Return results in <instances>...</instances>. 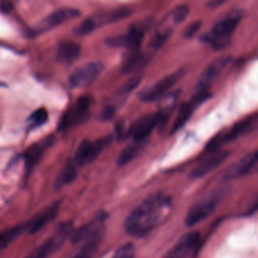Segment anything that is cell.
<instances>
[{
	"label": "cell",
	"instance_id": "obj_1",
	"mask_svg": "<svg viewBox=\"0 0 258 258\" xmlns=\"http://www.w3.org/2000/svg\"><path fill=\"white\" fill-rule=\"evenodd\" d=\"M170 209V199L162 192L145 198L128 215L124 228L128 235L142 238L149 234L165 217Z\"/></svg>",
	"mask_w": 258,
	"mask_h": 258
},
{
	"label": "cell",
	"instance_id": "obj_2",
	"mask_svg": "<svg viewBox=\"0 0 258 258\" xmlns=\"http://www.w3.org/2000/svg\"><path fill=\"white\" fill-rule=\"evenodd\" d=\"M241 18L242 11L240 9L229 11L214 24L210 31L201 37L202 41L210 43L215 49L224 48L230 42Z\"/></svg>",
	"mask_w": 258,
	"mask_h": 258
},
{
	"label": "cell",
	"instance_id": "obj_3",
	"mask_svg": "<svg viewBox=\"0 0 258 258\" xmlns=\"http://www.w3.org/2000/svg\"><path fill=\"white\" fill-rule=\"evenodd\" d=\"M257 123V114H253L252 116L237 122L233 125L229 130L222 131L214 136L206 145L205 150L212 153L217 150H220L221 146L225 143H229L240 136L246 135L254 130Z\"/></svg>",
	"mask_w": 258,
	"mask_h": 258
},
{
	"label": "cell",
	"instance_id": "obj_4",
	"mask_svg": "<svg viewBox=\"0 0 258 258\" xmlns=\"http://www.w3.org/2000/svg\"><path fill=\"white\" fill-rule=\"evenodd\" d=\"M73 232L74 226L72 222H63L59 224L54 232L25 258H48L63 244L69 237H71Z\"/></svg>",
	"mask_w": 258,
	"mask_h": 258
},
{
	"label": "cell",
	"instance_id": "obj_5",
	"mask_svg": "<svg viewBox=\"0 0 258 258\" xmlns=\"http://www.w3.org/2000/svg\"><path fill=\"white\" fill-rule=\"evenodd\" d=\"M107 215L104 212L97 214L90 222L76 230L71 235V241L74 245H82L96 238H103L105 234V222Z\"/></svg>",
	"mask_w": 258,
	"mask_h": 258
},
{
	"label": "cell",
	"instance_id": "obj_6",
	"mask_svg": "<svg viewBox=\"0 0 258 258\" xmlns=\"http://www.w3.org/2000/svg\"><path fill=\"white\" fill-rule=\"evenodd\" d=\"M184 72L182 70L175 71L174 73L167 75L153 85L149 86L145 90L139 93V99L143 102H153L155 100L160 99L163 95H165L179 80L183 77Z\"/></svg>",
	"mask_w": 258,
	"mask_h": 258
},
{
	"label": "cell",
	"instance_id": "obj_7",
	"mask_svg": "<svg viewBox=\"0 0 258 258\" xmlns=\"http://www.w3.org/2000/svg\"><path fill=\"white\" fill-rule=\"evenodd\" d=\"M219 203L218 196H208L196 204H194L187 211L184 219V224L187 227L196 226L210 217Z\"/></svg>",
	"mask_w": 258,
	"mask_h": 258
},
{
	"label": "cell",
	"instance_id": "obj_8",
	"mask_svg": "<svg viewBox=\"0 0 258 258\" xmlns=\"http://www.w3.org/2000/svg\"><path fill=\"white\" fill-rule=\"evenodd\" d=\"M90 98L87 96L80 97L74 103V105H72L71 108L68 111H66L64 114L61 116L58 123V129L66 130L70 127H74L80 124L87 118L90 111Z\"/></svg>",
	"mask_w": 258,
	"mask_h": 258
},
{
	"label": "cell",
	"instance_id": "obj_9",
	"mask_svg": "<svg viewBox=\"0 0 258 258\" xmlns=\"http://www.w3.org/2000/svg\"><path fill=\"white\" fill-rule=\"evenodd\" d=\"M79 15H80V11L76 8H70V7L59 8V9L49 13L48 15H46L44 18H42L32 28L31 34L35 35V34L43 33L47 30H50V29L60 25L61 23L66 22V21H69L71 19L78 17Z\"/></svg>",
	"mask_w": 258,
	"mask_h": 258
},
{
	"label": "cell",
	"instance_id": "obj_10",
	"mask_svg": "<svg viewBox=\"0 0 258 258\" xmlns=\"http://www.w3.org/2000/svg\"><path fill=\"white\" fill-rule=\"evenodd\" d=\"M104 70L102 62H88L77 68L70 76L69 83L73 88H85L94 83Z\"/></svg>",
	"mask_w": 258,
	"mask_h": 258
},
{
	"label": "cell",
	"instance_id": "obj_11",
	"mask_svg": "<svg viewBox=\"0 0 258 258\" xmlns=\"http://www.w3.org/2000/svg\"><path fill=\"white\" fill-rule=\"evenodd\" d=\"M201 243L199 232H189L182 235L175 245L163 258H194Z\"/></svg>",
	"mask_w": 258,
	"mask_h": 258
},
{
	"label": "cell",
	"instance_id": "obj_12",
	"mask_svg": "<svg viewBox=\"0 0 258 258\" xmlns=\"http://www.w3.org/2000/svg\"><path fill=\"white\" fill-rule=\"evenodd\" d=\"M230 61V55H223L211 61L201 75L196 86V92H209L212 85L215 83V81L222 74Z\"/></svg>",
	"mask_w": 258,
	"mask_h": 258
},
{
	"label": "cell",
	"instance_id": "obj_13",
	"mask_svg": "<svg viewBox=\"0 0 258 258\" xmlns=\"http://www.w3.org/2000/svg\"><path fill=\"white\" fill-rule=\"evenodd\" d=\"M109 140L110 139L108 137H105L95 141H91V140L82 141L75 152L73 162L77 166H81V165L92 162L101 153V151L105 148V146L109 143Z\"/></svg>",
	"mask_w": 258,
	"mask_h": 258
},
{
	"label": "cell",
	"instance_id": "obj_14",
	"mask_svg": "<svg viewBox=\"0 0 258 258\" xmlns=\"http://www.w3.org/2000/svg\"><path fill=\"white\" fill-rule=\"evenodd\" d=\"M164 123L165 122L158 112L143 116L131 125L129 128V135L133 138L134 142H144L155 127Z\"/></svg>",
	"mask_w": 258,
	"mask_h": 258
},
{
	"label": "cell",
	"instance_id": "obj_15",
	"mask_svg": "<svg viewBox=\"0 0 258 258\" xmlns=\"http://www.w3.org/2000/svg\"><path fill=\"white\" fill-rule=\"evenodd\" d=\"M143 38H144V28L140 24H138V25L131 26L126 34L111 37L107 39V42L113 46H120V45L126 46L129 52V55H131L139 52V48L142 44Z\"/></svg>",
	"mask_w": 258,
	"mask_h": 258
},
{
	"label": "cell",
	"instance_id": "obj_16",
	"mask_svg": "<svg viewBox=\"0 0 258 258\" xmlns=\"http://www.w3.org/2000/svg\"><path fill=\"white\" fill-rule=\"evenodd\" d=\"M210 97V92H195V95L191 97V99L180 107L178 114L175 118V121L173 123L171 133L178 131L182 126H184L188 119L191 117L192 113L196 111V109L205 101H207Z\"/></svg>",
	"mask_w": 258,
	"mask_h": 258
},
{
	"label": "cell",
	"instance_id": "obj_17",
	"mask_svg": "<svg viewBox=\"0 0 258 258\" xmlns=\"http://www.w3.org/2000/svg\"><path fill=\"white\" fill-rule=\"evenodd\" d=\"M59 205L60 202L56 201L42 209L40 212L34 215L29 221L23 224V230L28 234H34L41 230L46 224H48L55 218V216L58 213Z\"/></svg>",
	"mask_w": 258,
	"mask_h": 258
},
{
	"label": "cell",
	"instance_id": "obj_18",
	"mask_svg": "<svg viewBox=\"0 0 258 258\" xmlns=\"http://www.w3.org/2000/svg\"><path fill=\"white\" fill-rule=\"evenodd\" d=\"M230 155L229 150H217L212 152L210 156L201 161L189 173L188 177L191 179L201 178L220 166Z\"/></svg>",
	"mask_w": 258,
	"mask_h": 258
},
{
	"label": "cell",
	"instance_id": "obj_19",
	"mask_svg": "<svg viewBox=\"0 0 258 258\" xmlns=\"http://www.w3.org/2000/svg\"><path fill=\"white\" fill-rule=\"evenodd\" d=\"M53 143V137L52 136H47L46 138L42 139L39 142H36L32 144L30 147H28L24 154V164H25V169L27 172L31 171L33 167L36 165V163L39 161L41 156L43 155L44 151Z\"/></svg>",
	"mask_w": 258,
	"mask_h": 258
},
{
	"label": "cell",
	"instance_id": "obj_20",
	"mask_svg": "<svg viewBox=\"0 0 258 258\" xmlns=\"http://www.w3.org/2000/svg\"><path fill=\"white\" fill-rule=\"evenodd\" d=\"M257 161V151L249 152L240 158L235 164H233L225 173L226 179H233L242 177L248 174L253 167L255 166Z\"/></svg>",
	"mask_w": 258,
	"mask_h": 258
},
{
	"label": "cell",
	"instance_id": "obj_21",
	"mask_svg": "<svg viewBox=\"0 0 258 258\" xmlns=\"http://www.w3.org/2000/svg\"><path fill=\"white\" fill-rule=\"evenodd\" d=\"M80 53L81 46L79 43L72 40H66L58 45L56 56L57 59L63 63H72L79 58Z\"/></svg>",
	"mask_w": 258,
	"mask_h": 258
},
{
	"label": "cell",
	"instance_id": "obj_22",
	"mask_svg": "<svg viewBox=\"0 0 258 258\" xmlns=\"http://www.w3.org/2000/svg\"><path fill=\"white\" fill-rule=\"evenodd\" d=\"M151 53H145V52H137L135 54L128 55L122 71L124 74H134L141 71L150 60Z\"/></svg>",
	"mask_w": 258,
	"mask_h": 258
},
{
	"label": "cell",
	"instance_id": "obj_23",
	"mask_svg": "<svg viewBox=\"0 0 258 258\" xmlns=\"http://www.w3.org/2000/svg\"><path fill=\"white\" fill-rule=\"evenodd\" d=\"M144 142H134L133 144L125 147L119 154L117 158V164L119 166H124L136 158L139 153L142 151Z\"/></svg>",
	"mask_w": 258,
	"mask_h": 258
},
{
	"label": "cell",
	"instance_id": "obj_24",
	"mask_svg": "<svg viewBox=\"0 0 258 258\" xmlns=\"http://www.w3.org/2000/svg\"><path fill=\"white\" fill-rule=\"evenodd\" d=\"M140 80H141V78H140V77H137V76L132 77L131 79H129V80L119 89V91L116 93L115 97L113 98V102H112L110 105L113 106L114 108H116V107H117V104L122 103V102L127 98L126 96H128L129 94H131V93L135 90V88L140 84Z\"/></svg>",
	"mask_w": 258,
	"mask_h": 258
},
{
	"label": "cell",
	"instance_id": "obj_25",
	"mask_svg": "<svg viewBox=\"0 0 258 258\" xmlns=\"http://www.w3.org/2000/svg\"><path fill=\"white\" fill-rule=\"evenodd\" d=\"M77 176V165L71 161L66 164V166L62 168V170L59 172L58 176L56 177L55 186L61 187L63 185H67L71 183Z\"/></svg>",
	"mask_w": 258,
	"mask_h": 258
},
{
	"label": "cell",
	"instance_id": "obj_26",
	"mask_svg": "<svg viewBox=\"0 0 258 258\" xmlns=\"http://www.w3.org/2000/svg\"><path fill=\"white\" fill-rule=\"evenodd\" d=\"M23 231V225L10 227L2 231L0 233V252L7 248Z\"/></svg>",
	"mask_w": 258,
	"mask_h": 258
},
{
	"label": "cell",
	"instance_id": "obj_27",
	"mask_svg": "<svg viewBox=\"0 0 258 258\" xmlns=\"http://www.w3.org/2000/svg\"><path fill=\"white\" fill-rule=\"evenodd\" d=\"M171 33V29L170 28H163L159 31H157L150 39L149 43H148V48L151 50H157L159 49L167 40V38L169 37Z\"/></svg>",
	"mask_w": 258,
	"mask_h": 258
},
{
	"label": "cell",
	"instance_id": "obj_28",
	"mask_svg": "<svg viewBox=\"0 0 258 258\" xmlns=\"http://www.w3.org/2000/svg\"><path fill=\"white\" fill-rule=\"evenodd\" d=\"M47 118H48V113H47L46 109L38 108L28 118L29 128L34 129L36 127H39V126L43 125L47 121Z\"/></svg>",
	"mask_w": 258,
	"mask_h": 258
},
{
	"label": "cell",
	"instance_id": "obj_29",
	"mask_svg": "<svg viewBox=\"0 0 258 258\" xmlns=\"http://www.w3.org/2000/svg\"><path fill=\"white\" fill-rule=\"evenodd\" d=\"M97 28L95 21L92 16L84 19L78 26L75 28V34L78 36H85L92 33Z\"/></svg>",
	"mask_w": 258,
	"mask_h": 258
},
{
	"label": "cell",
	"instance_id": "obj_30",
	"mask_svg": "<svg viewBox=\"0 0 258 258\" xmlns=\"http://www.w3.org/2000/svg\"><path fill=\"white\" fill-rule=\"evenodd\" d=\"M187 14H188V6L184 5V4H180V5L175 6L172 9V11L170 12L169 16H170L171 20L174 23L178 24V23L182 22L186 18Z\"/></svg>",
	"mask_w": 258,
	"mask_h": 258
},
{
	"label": "cell",
	"instance_id": "obj_31",
	"mask_svg": "<svg viewBox=\"0 0 258 258\" xmlns=\"http://www.w3.org/2000/svg\"><path fill=\"white\" fill-rule=\"evenodd\" d=\"M134 247L131 243L120 246L110 258H134Z\"/></svg>",
	"mask_w": 258,
	"mask_h": 258
},
{
	"label": "cell",
	"instance_id": "obj_32",
	"mask_svg": "<svg viewBox=\"0 0 258 258\" xmlns=\"http://www.w3.org/2000/svg\"><path fill=\"white\" fill-rule=\"evenodd\" d=\"M201 24H202V22H201L200 20H197V21L190 23V24L184 29V32H183L184 36L187 37V38L192 37V36L199 31V29H200V27H201Z\"/></svg>",
	"mask_w": 258,
	"mask_h": 258
},
{
	"label": "cell",
	"instance_id": "obj_33",
	"mask_svg": "<svg viewBox=\"0 0 258 258\" xmlns=\"http://www.w3.org/2000/svg\"><path fill=\"white\" fill-rule=\"evenodd\" d=\"M115 111H116V108H114L113 106L111 105H107L103 108L102 112H101V117L103 120H109L111 119L114 115H115Z\"/></svg>",
	"mask_w": 258,
	"mask_h": 258
},
{
	"label": "cell",
	"instance_id": "obj_34",
	"mask_svg": "<svg viewBox=\"0 0 258 258\" xmlns=\"http://www.w3.org/2000/svg\"><path fill=\"white\" fill-rule=\"evenodd\" d=\"M225 1L224 0H212L210 2L207 3V6L210 8H216L217 6H220L222 4H224Z\"/></svg>",
	"mask_w": 258,
	"mask_h": 258
}]
</instances>
